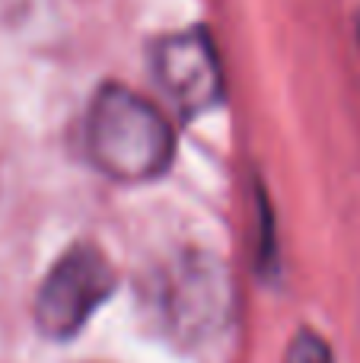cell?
Here are the masks:
<instances>
[{"label": "cell", "instance_id": "6da1fadb", "mask_svg": "<svg viewBox=\"0 0 360 363\" xmlns=\"http://www.w3.org/2000/svg\"><path fill=\"white\" fill-rule=\"evenodd\" d=\"M83 134L93 166L115 182L159 179L176 157V138L163 112L118 83L96 93Z\"/></svg>", "mask_w": 360, "mask_h": 363}, {"label": "cell", "instance_id": "7a4b0ae2", "mask_svg": "<svg viewBox=\"0 0 360 363\" xmlns=\"http://www.w3.org/2000/svg\"><path fill=\"white\" fill-rule=\"evenodd\" d=\"M115 271L96 245H74L55 262L35 296V325L45 338L67 341L112 296Z\"/></svg>", "mask_w": 360, "mask_h": 363}, {"label": "cell", "instance_id": "3957f363", "mask_svg": "<svg viewBox=\"0 0 360 363\" xmlns=\"http://www.w3.org/2000/svg\"><path fill=\"white\" fill-rule=\"evenodd\" d=\"M159 309L166 325L185 345H208L233 315V284L210 255H182L163 277Z\"/></svg>", "mask_w": 360, "mask_h": 363}, {"label": "cell", "instance_id": "277c9868", "mask_svg": "<svg viewBox=\"0 0 360 363\" xmlns=\"http://www.w3.org/2000/svg\"><path fill=\"white\" fill-rule=\"evenodd\" d=\"M153 77L182 115H201L223 96V74L204 29H185L153 45Z\"/></svg>", "mask_w": 360, "mask_h": 363}, {"label": "cell", "instance_id": "5b68a950", "mask_svg": "<svg viewBox=\"0 0 360 363\" xmlns=\"http://www.w3.org/2000/svg\"><path fill=\"white\" fill-rule=\"evenodd\" d=\"M284 363H332V351L319 335L303 332V335H297V341L291 345Z\"/></svg>", "mask_w": 360, "mask_h": 363}, {"label": "cell", "instance_id": "8992f818", "mask_svg": "<svg viewBox=\"0 0 360 363\" xmlns=\"http://www.w3.org/2000/svg\"><path fill=\"white\" fill-rule=\"evenodd\" d=\"M357 35H360V16H357Z\"/></svg>", "mask_w": 360, "mask_h": 363}]
</instances>
